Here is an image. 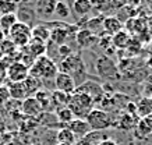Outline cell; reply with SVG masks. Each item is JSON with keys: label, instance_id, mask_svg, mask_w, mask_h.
Here are the masks:
<instances>
[{"label": "cell", "instance_id": "8992f818", "mask_svg": "<svg viewBox=\"0 0 152 145\" xmlns=\"http://www.w3.org/2000/svg\"><path fill=\"white\" fill-rule=\"evenodd\" d=\"M98 74L106 78V80H116L119 77V68L115 64V61L107 56H99L96 60Z\"/></svg>", "mask_w": 152, "mask_h": 145}, {"label": "cell", "instance_id": "ba28073f", "mask_svg": "<svg viewBox=\"0 0 152 145\" xmlns=\"http://www.w3.org/2000/svg\"><path fill=\"white\" fill-rule=\"evenodd\" d=\"M75 91H78V92H83V94L88 95V96H91V98L95 101V102H98V101H102L103 99V87H102L99 82H96V81L94 80H87L84 81L81 85H78L77 88H75Z\"/></svg>", "mask_w": 152, "mask_h": 145}, {"label": "cell", "instance_id": "4dcf8cb0", "mask_svg": "<svg viewBox=\"0 0 152 145\" xmlns=\"http://www.w3.org/2000/svg\"><path fill=\"white\" fill-rule=\"evenodd\" d=\"M20 3L17 1H11V0H0V14H15L18 10Z\"/></svg>", "mask_w": 152, "mask_h": 145}, {"label": "cell", "instance_id": "8d00e7d4", "mask_svg": "<svg viewBox=\"0 0 152 145\" xmlns=\"http://www.w3.org/2000/svg\"><path fill=\"white\" fill-rule=\"evenodd\" d=\"M98 145H117L115 142V141H112V140H107V138H106V140H103L102 141V142H99V144Z\"/></svg>", "mask_w": 152, "mask_h": 145}, {"label": "cell", "instance_id": "f546056e", "mask_svg": "<svg viewBox=\"0 0 152 145\" xmlns=\"http://www.w3.org/2000/svg\"><path fill=\"white\" fill-rule=\"evenodd\" d=\"M17 15L15 14H6V15H0V29L3 34H7L11 29L14 24L17 23Z\"/></svg>", "mask_w": 152, "mask_h": 145}, {"label": "cell", "instance_id": "f1b7e54d", "mask_svg": "<svg viewBox=\"0 0 152 145\" xmlns=\"http://www.w3.org/2000/svg\"><path fill=\"white\" fill-rule=\"evenodd\" d=\"M55 116H56V119H57V122L63 123V124H67V126H69L70 123L75 119V117H74V114H73V112L69 109V106H67V108L57 109V110H56V113H55Z\"/></svg>", "mask_w": 152, "mask_h": 145}, {"label": "cell", "instance_id": "60d3db41", "mask_svg": "<svg viewBox=\"0 0 152 145\" xmlns=\"http://www.w3.org/2000/svg\"><path fill=\"white\" fill-rule=\"evenodd\" d=\"M0 15H1V14H0Z\"/></svg>", "mask_w": 152, "mask_h": 145}, {"label": "cell", "instance_id": "836d02e7", "mask_svg": "<svg viewBox=\"0 0 152 145\" xmlns=\"http://www.w3.org/2000/svg\"><path fill=\"white\" fill-rule=\"evenodd\" d=\"M57 55H59V56L61 57V60H63L66 57H69L70 55H73V49H71L67 43H64V45H61V46H57Z\"/></svg>", "mask_w": 152, "mask_h": 145}, {"label": "cell", "instance_id": "d6986e66", "mask_svg": "<svg viewBox=\"0 0 152 145\" xmlns=\"http://www.w3.org/2000/svg\"><path fill=\"white\" fill-rule=\"evenodd\" d=\"M31 35L34 39L48 43L50 39V28L46 24H37V25L31 27Z\"/></svg>", "mask_w": 152, "mask_h": 145}, {"label": "cell", "instance_id": "7c38bea8", "mask_svg": "<svg viewBox=\"0 0 152 145\" xmlns=\"http://www.w3.org/2000/svg\"><path fill=\"white\" fill-rule=\"evenodd\" d=\"M103 35L113 36L115 34L120 32L121 29H124V24L121 23L116 15H107L103 18Z\"/></svg>", "mask_w": 152, "mask_h": 145}, {"label": "cell", "instance_id": "277c9868", "mask_svg": "<svg viewBox=\"0 0 152 145\" xmlns=\"http://www.w3.org/2000/svg\"><path fill=\"white\" fill-rule=\"evenodd\" d=\"M85 120L89 124L91 131H103L113 124V120H112V116L109 114V112L99 108H94Z\"/></svg>", "mask_w": 152, "mask_h": 145}, {"label": "cell", "instance_id": "cb8c5ba5", "mask_svg": "<svg viewBox=\"0 0 152 145\" xmlns=\"http://www.w3.org/2000/svg\"><path fill=\"white\" fill-rule=\"evenodd\" d=\"M135 108H137L135 114H137L140 119L152 116V103H151V101H149V98H148V96H145V98H142V99H140V102L135 105Z\"/></svg>", "mask_w": 152, "mask_h": 145}, {"label": "cell", "instance_id": "8fae6325", "mask_svg": "<svg viewBox=\"0 0 152 145\" xmlns=\"http://www.w3.org/2000/svg\"><path fill=\"white\" fill-rule=\"evenodd\" d=\"M75 41H77L80 47L89 49V47H92L94 45H96L99 42V36L95 35L94 32H91V31H88V29L81 28L75 34Z\"/></svg>", "mask_w": 152, "mask_h": 145}, {"label": "cell", "instance_id": "d6a6232c", "mask_svg": "<svg viewBox=\"0 0 152 145\" xmlns=\"http://www.w3.org/2000/svg\"><path fill=\"white\" fill-rule=\"evenodd\" d=\"M15 49L17 47L13 45V42H10L9 39H4L3 42L0 43V52L3 53V55H6V57L9 56V55H13L14 52H15Z\"/></svg>", "mask_w": 152, "mask_h": 145}, {"label": "cell", "instance_id": "7402d4cb", "mask_svg": "<svg viewBox=\"0 0 152 145\" xmlns=\"http://www.w3.org/2000/svg\"><path fill=\"white\" fill-rule=\"evenodd\" d=\"M70 96L71 95L64 94V92H60V91H53L52 92V105L53 108L57 110V109L61 108H67L70 102Z\"/></svg>", "mask_w": 152, "mask_h": 145}, {"label": "cell", "instance_id": "ac0fdd59", "mask_svg": "<svg viewBox=\"0 0 152 145\" xmlns=\"http://www.w3.org/2000/svg\"><path fill=\"white\" fill-rule=\"evenodd\" d=\"M124 29L130 35H140V34L144 32V29H147V23H144L142 18H138V17L134 18L133 17V18L126 21Z\"/></svg>", "mask_w": 152, "mask_h": 145}, {"label": "cell", "instance_id": "4316f807", "mask_svg": "<svg viewBox=\"0 0 152 145\" xmlns=\"http://www.w3.org/2000/svg\"><path fill=\"white\" fill-rule=\"evenodd\" d=\"M103 18L105 17H101V15H98V17H94V18L88 20V23L85 24V27L84 28L88 29V31H91V32H94L95 35H98L99 36V32H102L101 35H103Z\"/></svg>", "mask_w": 152, "mask_h": 145}, {"label": "cell", "instance_id": "4fadbf2b", "mask_svg": "<svg viewBox=\"0 0 152 145\" xmlns=\"http://www.w3.org/2000/svg\"><path fill=\"white\" fill-rule=\"evenodd\" d=\"M46 46H48V43L32 38V39L29 41V43L27 45V47H24V49L27 50V53L32 57L34 60H37V59H39V57H42V56H46V52H48Z\"/></svg>", "mask_w": 152, "mask_h": 145}, {"label": "cell", "instance_id": "5bb4252c", "mask_svg": "<svg viewBox=\"0 0 152 145\" xmlns=\"http://www.w3.org/2000/svg\"><path fill=\"white\" fill-rule=\"evenodd\" d=\"M67 128H69V130L73 133L74 136H75V138L78 137V140H80V138H84V137H85L88 133L91 131L89 124L87 123V120H85V119H74L73 122L67 126Z\"/></svg>", "mask_w": 152, "mask_h": 145}, {"label": "cell", "instance_id": "7a4b0ae2", "mask_svg": "<svg viewBox=\"0 0 152 145\" xmlns=\"http://www.w3.org/2000/svg\"><path fill=\"white\" fill-rule=\"evenodd\" d=\"M59 73V68L53 59L48 56H42L34 61L29 67V75H32L38 80H55V77Z\"/></svg>", "mask_w": 152, "mask_h": 145}, {"label": "cell", "instance_id": "9c48e42d", "mask_svg": "<svg viewBox=\"0 0 152 145\" xmlns=\"http://www.w3.org/2000/svg\"><path fill=\"white\" fill-rule=\"evenodd\" d=\"M20 108H21V113L29 119H38L43 113V109L41 108V105L38 103V101L34 96H28L24 99L20 105Z\"/></svg>", "mask_w": 152, "mask_h": 145}, {"label": "cell", "instance_id": "603a6c76", "mask_svg": "<svg viewBox=\"0 0 152 145\" xmlns=\"http://www.w3.org/2000/svg\"><path fill=\"white\" fill-rule=\"evenodd\" d=\"M92 9L94 4L89 0H75L73 3V11L78 17H85L87 14H89V11Z\"/></svg>", "mask_w": 152, "mask_h": 145}, {"label": "cell", "instance_id": "e0dca14e", "mask_svg": "<svg viewBox=\"0 0 152 145\" xmlns=\"http://www.w3.org/2000/svg\"><path fill=\"white\" fill-rule=\"evenodd\" d=\"M7 88L10 92V98L17 102H23L25 98H28L27 89L24 87V82H7Z\"/></svg>", "mask_w": 152, "mask_h": 145}, {"label": "cell", "instance_id": "3957f363", "mask_svg": "<svg viewBox=\"0 0 152 145\" xmlns=\"http://www.w3.org/2000/svg\"><path fill=\"white\" fill-rule=\"evenodd\" d=\"M94 106H95V101L83 92L74 91L70 96L69 109L73 112L75 119H87V116L94 109Z\"/></svg>", "mask_w": 152, "mask_h": 145}, {"label": "cell", "instance_id": "74e56055", "mask_svg": "<svg viewBox=\"0 0 152 145\" xmlns=\"http://www.w3.org/2000/svg\"><path fill=\"white\" fill-rule=\"evenodd\" d=\"M74 145H91V144H89L88 141H85L84 138H80V140L75 141V144H74Z\"/></svg>", "mask_w": 152, "mask_h": 145}, {"label": "cell", "instance_id": "e575fe53", "mask_svg": "<svg viewBox=\"0 0 152 145\" xmlns=\"http://www.w3.org/2000/svg\"><path fill=\"white\" fill-rule=\"evenodd\" d=\"M10 92L7 85H0V105H6L10 101Z\"/></svg>", "mask_w": 152, "mask_h": 145}, {"label": "cell", "instance_id": "52a82bcc", "mask_svg": "<svg viewBox=\"0 0 152 145\" xmlns=\"http://www.w3.org/2000/svg\"><path fill=\"white\" fill-rule=\"evenodd\" d=\"M29 75V67L23 61L14 60L7 67V80L9 82H24V80Z\"/></svg>", "mask_w": 152, "mask_h": 145}, {"label": "cell", "instance_id": "484cf974", "mask_svg": "<svg viewBox=\"0 0 152 145\" xmlns=\"http://www.w3.org/2000/svg\"><path fill=\"white\" fill-rule=\"evenodd\" d=\"M34 98L38 101V103L41 105V108L43 109V112L48 110L52 105V92H49L46 88H42L41 91H38L37 94L34 95Z\"/></svg>", "mask_w": 152, "mask_h": 145}, {"label": "cell", "instance_id": "2e32d148", "mask_svg": "<svg viewBox=\"0 0 152 145\" xmlns=\"http://www.w3.org/2000/svg\"><path fill=\"white\" fill-rule=\"evenodd\" d=\"M55 6L56 1L55 0H41V1H37L35 6H34V10H35V14L42 17V18H48L53 15L55 13Z\"/></svg>", "mask_w": 152, "mask_h": 145}, {"label": "cell", "instance_id": "1f68e13d", "mask_svg": "<svg viewBox=\"0 0 152 145\" xmlns=\"http://www.w3.org/2000/svg\"><path fill=\"white\" fill-rule=\"evenodd\" d=\"M70 11L71 10H70L69 3H66V1H56L53 15H56L59 20H66L70 17Z\"/></svg>", "mask_w": 152, "mask_h": 145}, {"label": "cell", "instance_id": "d4e9b609", "mask_svg": "<svg viewBox=\"0 0 152 145\" xmlns=\"http://www.w3.org/2000/svg\"><path fill=\"white\" fill-rule=\"evenodd\" d=\"M24 87L27 89V94L28 96H34L37 94L38 91H41L43 87H42V81L32 77V75H28L27 78L24 80Z\"/></svg>", "mask_w": 152, "mask_h": 145}, {"label": "cell", "instance_id": "30bf717a", "mask_svg": "<svg viewBox=\"0 0 152 145\" xmlns=\"http://www.w3.org/2000/svg\"><path fill=\"white\" fill-rule=\"evenodd\" d=\"M55 88H56V91H60V92L71 95L75 91L77 85H75L74 80L69 74H64V73H60L59 71L57 75L55 77Z\"/></svg>", "mask_w": 152, "mask_h": 145}, {"label": "cell", "instance_id": "ffe728a7", "mask_svg": "<svg viewBox=\"0 0 152 145\" xmlns=\"http://www.w3.org/2000/svg\"><path fill=\"white\" fill-rule=\"evenodd\" d=\"M137 122H138V119L137 117H134V114H130V113L124 112L121 113L119 116V119H117V124L116 126L119 127V128H121V130H134L135 128V126H137Z\"/></svg>", "mask_w": 152, "mask_h": 145}, {"label": "cell", "instance_id": "44dd1931", "mask_svg": "<svg viewBox=\"0 0 152 145\" xmlns=\"http://www.w3.org/2000/svg\"><path fill=\"white\" fill-rule=\"evenodd\" d=\"M112 38V45L115 49H127L130 41H131V35H130L126 29H121L120 32L115 34Z\"/></svg>", "mask_w": 152, "mask_h": 145}, {"label": "cell", "instance_id": "6da1fadb", "mask_svg": "<svg viewBox=\"0 0 152 145\" xmlns=\"http://www.w3.org/2000/svg\"><path fill=\"white\" fill-rule=\"evenodd\" d=\"M57 68L60 73L69 74L77 87L83 84L84 81H87V68H85L84 60L80 53H73L69 57L60 60Z\"/></svg>", "mask_w": 152, "mask_h": 145}, {"label": "cell", "instance_id": "9a60e30c", "mask_svg": "<svg viewBox=\"0 0 152 145\" xmlns=\"http://www.w3.org/2000/svg\"><path fill=\"white\" fill-rule=\"evenodd\" d=\"M134 134L137 138H145L152 136V116L138 119L137 126L134 128Z\"/></svg>", "mask_w": 152, "mask_h": 145}, {"label": "cell", "instance_id": "5b68a950", "mask_svg": "<svg viewBox=\"0 0 152 145\" xmlns=\"http://www.w3.org/2000/svg\"><path fill=\"white\" fill-rule=\"evenodd\" d=\"M9 41L10 42H13V45L15 47H27V45L29 43V41L32 39V35H31V27H28L25 24L17 23L14 24L11 29H10L9 32Z\"/></svg>", "mask_w": 152, "mask_h": 145}, {"label": "cell", "instance_id": "83f0119b", "mask_svg": "<svg viewBox=\"0 0 152 145\" xmlns=\"http://www.w3.org/2000/svg\"><path fill=\"white\" fill-rule=\"evenodd\" d=\"M75 141H77L75 136H74L67 127H63V128H60V130L57 131V142H59V144L74 145L75 144Z\"/></svg>", "mask_w": 152, "mask_h": 145}, {"label": "cell", "instance_id": "f35d334b", "mask_svg": "<svg viewBox=\"0 0 152 145\" xmlns=\"http://www.w3.org/2000/svg\"><path fill=\"white\" fill-rule=\"evenodd\" d=\"M148 98H149V101H151V103H152V96H148Z\"/></svg>", "mask_w": 152, "mask_h": 145}, {"label": "cell", "instance_id": "d590c367", "mask_svg": "<svg viewBox=\"0 0 152 145\" xmlns=\"http://www.w3.org/2000/svg\"><path fill=\"white\" fill-rule=\"evenodd\" d=\"M7 81V68L0 66V85H6Z\"/></svg>", "mask_w": 152, "mask_h": 145}, {"label": "cell", "instance_id": "ab89813d", "mask_svg": "<svg viewBox=\"0 0 152 145\" xmlns=\"http://www.w3.org/2000/svg\"><path fill=\"white\" fill-rule=\"evenodd\" d=\"M56 145H66V144H59V142H57V144H56Z\"/></svg>", "mask_w": 152, "mask_h": 145}]
</instances>
